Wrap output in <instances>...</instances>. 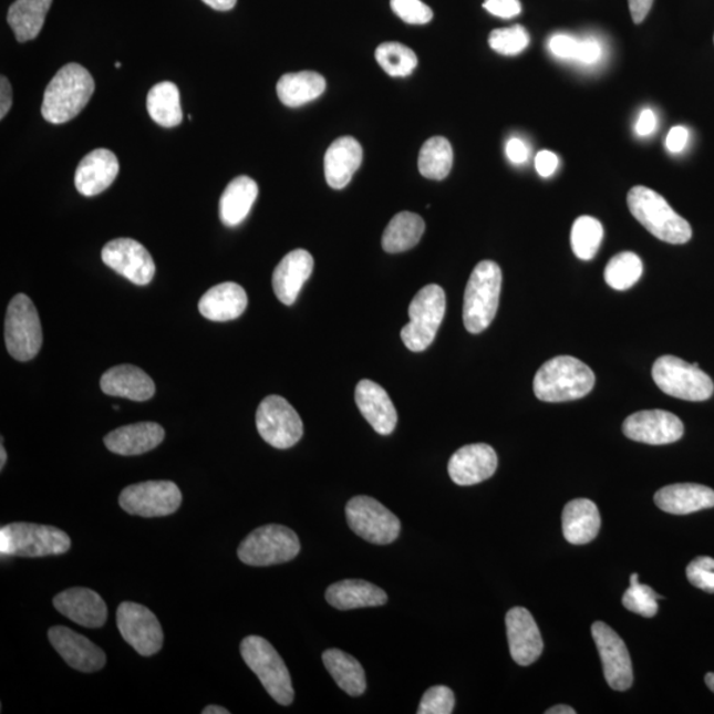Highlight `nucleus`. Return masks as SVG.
Here are the masks:
<instances>
[{
    "label": "nucleus",
    "instance_id": "nucleus-32",
    "mask_svg": "<svg viewBox=\"0 0 714 714\" xmlns=\"http://www.w3.org/2000/svg\"><path fill=\"white\" fill-rule=\"evenodd\" d=\"M258 196L257 183L249 176H238L221 195L219 213L224 226L234 228L247 219Z\"/></svg>",
    "mask_w": 714,
    "mask_h": 714
},
{
    "label": "nucleus",
    "instance_id": "nucleus-38",
    "mask_svg": "<svg viewBox=\"0 0 714 714\" xmlns=\"http://www.w3.org/2000/svg\"><path fill=\"white\" fill-rule=\"evenodd\" d=\"M454 154L451 142L433 137L424 143L418 155V169L426 179L444 180L453 168Z\"/></svg>",
    "mask_w": 714,
    "mask_h": 714
},
{
    "label": "nucleus",
    "instance_id": "nucleus-42",
    "mask_svg": "<svg viewBox=\"0 0 714 714\" xmlns=\"http://www.w3.org/2000/svg\"><path fill=\"white\" fill-rule=\"evenodd\" d=\"M639 576L632 573L630 577V588L625 590L622 598L623 607L632 613L652 618L658 613V600H662V596H658L654 589L648 584L639 583Z\"/></svg>",
    "mask_w": 714,
    "mask_h": 714
},
{
    "label": "nucleus",
    "instance_id": "nucleus-35",
    "mask_svg": "<svg viewBox=\"0 0 714 714\" xmlns=\"http://www.w3.org/2000/svg\"><path fill=\"white\" fill-rule=\"evenodd\" d=\"M325 669L337 684L350 696H362L366 690L365 672L355 658L345 652L331 649L322 656Z\"/></svg>",
    "mask_w": 714,
    "mask_h": 714
},
{
    "label": "nucleus",
    "instance_id": "nucleus-16",
    "mask_svg": "<svg viewBox=\"0 0 714 714\" xmlns=\"http://www.w3.org/2000/svg\"><path fill=\"white\" fill-rule=\"evenodd\" d=\"M598 652H600L604 677L614 691H628L634 682L628 648L617 632L607 623L596 622L591 628Z\"/></svg>",
    "mask_w": 714,
    "mask_h": 714
},
{
    "label": "nucleus",
    "instance_id": "nucleus-39",
    "mask_svg": "<svg viewBox=\"0 0 714 714\" xmlns=\"http://www.w3.org/2000/svg\"><path fill=\"white\" fill-rule=\"evenodd\" d=\"M603 240V227L591 216H581L573 224L570 234L571 249L582 261H590L600 250Z\"/></svg>",
    "mask_w": 714,
    "mask_h": 714
},
{
    "label": "nucleus",
    "instance_id": "nucleus-12",
    "mask_svg": "<svg viewBox=\"0 0 714 714\" xmlns=\"http://www.w3.org/2000/svg\"><path fill=\"white\" fill-rule=\"evenodd\" d=\"M182 499L174 482L149 480L126 487L120 495V506L142 518H163L178 511Z\"/></svg>",
    "mask_w": 714,
    "mask_h": 714
},
{
    "label": "nucleus",
    "instance_id": "nucleus-54",
    "mask_svg": "<svg viewBox=\"0 0 714 714\" xmlns=\"http://www.w3.org/2000/svg\"><path fill=\"white\" fill-rule=\"evenodd\" d=\"M654 0H629L632 22L641 24L648 18Z\"/></svg>",
    "mask_w": 714,
    "mask_h": 714
},
{
    "label": "nucleus",
    "instance_id": "nucleus-11",
    "mask_svg": "<svg viewBox=\"0 0 714 714\" xmlns=\"http://www.w3.org/2000/svg\"><path fill=\"white\" fill-rule=\"evenodd\" d=\"M345 518L353 532L377 546H386L400 535L397 516L371 496L352 498L345 507Z\"/></svg>",
    "mask_w": 714,
    "mask_h": 714
},
{
    "label": "nucleus",
    "instance_id": "nucleus-31",
    "mask_svg": "<svg viewBox=\"0 0 714 714\" xmlns=\"http://www.w3.org/2000/svg\"><path fill=\"white\" fill-rule=\"evenodd\" d=\"M325 600L338 610L383 607L387 594L383 589L363 580H344L332 583Z\"/></svg>",
    "mask_w": 714,
    "mask_h": 714
},
{
    "label": "nucleus",
    "instance_id": "nucleus-5",
    "mask_svg": "<svg viewBox=\"0 0 714 714\" xmlns=\"http://www.w3.org/2000/svg\"><path fill=\"white\" fill-rule=\"evenodd\" d=\"M64 530L32 522H12L0 528V553L10 557L64 555L71 549Z\"/></svg>",
    "mask_w": 714,
    "mask_h": 714
},
{
    "label": "nucleus",
    "instance_id": "nucleus-24",
    "mask_svg": "<svg viewBox=\"0 0 714 714\" xmlns=\"http://www.w3.org/2000/svg\"><path fill=\"white\" fill-rule=\"evenodd\" d=\"M312 270H314V258L308 250L296 249L286 255L273 275L277 298L286 306L294 304Z\"/></svg>",
    "mask_w": 714,
    "mask_h": 714
},
{
    "label": "nucleus",
    "instance_id": "nucleus-14",
    "mask_svg": "<svg viewBox=\"0 0 714 714\" xmlns=\"http://www.w3.org/2000/svg\"><path fill=\"white\" fill-rule=\"evenodd\" d=\"M122 638L142 656H153L163 645L162 625L152 610L139 603L124 602L117 610Z\"/></svg>",
    "mask_w": 714,
    "mask_h": 714
},
{
    "label": "nucleus",
    "instance_id": "nucleus-17",
    "mask_svg": "<svg viewBox=\"0 0 714 714\" xmlns=\"http://www.w3.org/2000/svg\"><path fill=\"white\" fill-rule=\"evenodd\" d=\"M625 437L648 445H670L683 437L682 420L665 411H642L624 420Z\"/></svg>",
    "mask_w": 714,
    "mask_h": 714
},
{
    "label": "nucleus",
    "instance_id": "nucleus-53",
    "mask_svg": "<svg viewBox=\"0 0 714 714\" xmlns=\"http://www.w3.org/2000/svg\"><path fill=\"white\" fill-rule=\"evenodd\" d=\"M656 126V114L652 112L651 108H644L641 115H639L635 132L639 137H649V135L655 132Z\"/></svg>",
    "mask_w": 714,
    "mask_h": 714
},
{
    "label": "nucleus",
    "instance_id": "nucleus-45",
    "mask_svg": "<svg viewBox=\"0 0 714 714\" xmlns=\"http://www.w3.org/2000/svg\"><path fill=\"white\" fill-rule=\"evenodd\" d=\"M391 7L407 24L423 25L432 22L433 11L421 0H391Z\"/></svg>",
    "mask_w": 714,
    "mask_h": 714
},
{
    "label": "nucleus",
    "instance_id": "nucleus-20",
    "mask_svg": "<svg viewBox=\"0 0 714 714\" xmlns=\"http://www.w3.org/2000/svg\"><path fill=\"white\" fill-rule=\"evenodd\" d=\"M509 652L516 663L530 665L542 654L544 643L539 628L527 609L514 608L506 617Z\"/></svg>",
    "mask_w": 714,
    "mask_h": 714
},
{
    "label": "nucleus",
    "instance_id": "nucleus-26",
    "mask_svg": "<svg viewBox=\"0 0 714 714\" xmlns=\"http://www.w3.org/2000/svg\"><path fill=\"white\" fill-rule=\"evenodd\" d=\"M101 390L108 396L147 401L154 397L155 384L145 371L135 365H117L106 371L100 381Z\"/></svg>",
    "mask_w": 714,
    "mask_h": 714
},
{
    "label": "nucleus",
    "instance_id": "nucleus-47",
    "mask_svg": "<svg viewBox=\"0 0 714 714\" xmlns=\"http://www.w3.org/2000/svg\"><path fill=\"white\" fill-rule=\"evenodd\" d=\"M580 42L581 39H576L575 37L563 35V33H559V35L550 38L548 46L550 53H552L556 58L563 60H577L578 51H580Z\"/></svg>",
    "mask_w": 714,
    "mask_h": 714
},
{
    "label": "nucleus",
    "instance_id": "nucleus-23",
    "mask_svg": "<svg viewBox=\"0 0 714 714\" xmlns=\"http://www.w3.org/2000/svg\"><path fill=\"white\" fill-rule=\"evenodd\" d=\"M356 405L363 417L381 435H390L397 425V412L384 387L362 380L355 391Z\"/></svg>",
    "mask_w": 714,
    "mask_h": 714
},
{
    "label": "nucleus",
    "instance_id": "nucleus-19",
    "mask_svg": "<svg viewBox=\"0 0 714 714\" xmlns=\"http://www.w3.org/2000/svg\"><path fill=\"white\" fill-rule=\"evenodd\" d=\"M447 468L455 485H478L495 474L498 468V455L486 444L467 445L453 454Z\"/></svg>",
    "mask_w": 714,
    "mask_h": 714
},
{
    "label": "nucleus",
    "instance_id": "nucleus-37",
    "mask_svg": "<svg viewBox=\"0 0 714 714\" xmlns=\"http://www.w3.org/2000/svg\"><path fill=\"white\" fill-rule=\"evenodd\" d=\"M425 232L423 217L412 213H401L393 217L383 235V249L387 253H401L420 242Z\"/></svg>",
    "mask_w": 714,
    "mask_h": 714
},
{
    "label": "nucleus",
    "instance_id": "nucleus-48",
    "mask_svg": "<svg viewBox=\"0 0 714 714\" xmlns=\"http://www.w3.org/2000/svg\"><path fill=\"white\" fill-rule=\"evenodd\" d=\"M483 7L494 17L501 19H513L521 12L520 0H485Z\"/></svg>",
    "mask_w": 714,
    "mask_h": 714
},
{
    "label": "nucleus",
    "instance_id": "nucleus-7",
    "mask_svg": "<svg viewBox=\"0 0 714 714\" xmlns=\"http://www.w3.org/2000/svg\"><path fill=\"white\" fill-rule=\"evenodd\" d=\"M446 294L438 284H427L420 290L410 306V323L401 330L407 350L423 352L431 346L444 321Z\"/></svg>",
    "mask_w": 714,
    "mask_h": 714
},
{
    "label": "nucleus",
    "instance_id": "nucleus-22",
    "mask_svg": "<svg viewBox=\"0 0 714 714\" xmlns=\"http://www.w3.org/2000/svg\"><path fill=\"white\" fill-rule=\"evenodd\" d=\"M118 172L120 163L114 153L106 148L94 149L80 162L74 185L81 195L92 197L111 187Z\"/></svg>",
    "mask_w": 714,
    "mask_h": 714
},
{
    "label": "nucleus",
    "instance_id": "nucleus-57",
    "mask_svg": "<svg viewBox=\"0 0 714 714\" xmlns=\"http://www.w3.org/2000/svg\"><path fill=\"white\" fill-rule=\"evenodd\" d=\"M547 714H575L576 711L569 705H556L552 708H549Z\"/></svg>",
    "mask_w": 714,
    "mask_h": 714
},
{
    "label": "nucleus",
    "instance_id": "nucleus-52",
    "mask_svg": "<svg viewBox=\"0 0 714 714\" xmlns=\"http://www.w3.org/2000/svg\"><path fill=\"white\" fill-rule=\"evenodd\" d=\"M506 154L509 162L514 165H522L529 158V149L521 139L511 138L507 142Z\"/></svg>",
    "mask_w": 714,
    "mask_h": 714
},
{
    "label": "nucleus",
    "instance_id": "nucleus-34",
    "mask_svg": "<svg viewBox=\"0 0 714 714\" xmlns=\"http://www.w3.org/2000/svg\"><path fill=\"white\" fill-rule=\"evenodd\" d=\"M52 0H17L7 13L9 22L19 43L37 39L42 31Z\"/></svg>",
    "mask_w": 714,
    "mask_h": 714
},
{
    "label": "nucleus",
    "instance_id": "nucleus-46",
    "mask_svg": "<svg viewBox=\"0 0 714 714\" xmlns=\"http://www.w3.org/2000/svg\"><path fill=\"white\" fill-rule=\"evenodd\" d=\"M686 577L693 587L705 593H714V560L711 557H697L686 568Z\"/></svg>",
    "mask_w": 714,
    "mask_h": 714
},
{
    "label": "nucleus",
    "instance_id": "nucleus-6",
    "mask_svg": "<svg viewBox=\"0 0 714 714\" xmlns=\"http://www.w3.org/2000/svg\"><path fill=\"white\" fill-rule=\"evenodd\" d=\"M241 655L271 699L281 705L294 702V689L288 666L267 639L256 635L245 638L241 642Z\"/></svg>",
    "mask_w": 714,
    "mask_h": 714
},
{
    "label": "nucleus",
    "instance_id": "nucleus-21",
    "mask_svg": "<svg viewBox=\"0 0 714 714\" xmlns=\"http://www.w3.org/2000/svg\"><path fill=\"white\" fill-rule=\"evenodd\" d=\"M53 607L60 614L83 628L99 629L105 624L107 608L101 596L86 588L61 591L53 598Z\"/></svg>",
    "mask_w": 714,
    "mask_h": 714
},
{
    "label": "nucleus",
    "instance_id": "nucleus-36",
    "mask_svg": "<svg viewBox=\"0 0 714 714\" xmlns=\"http://www.w3.org/2000/svg\"><path fill=\"white\" fill-rule=\"evenodd\" d=\"M147 112L156 124L175 127L182 124L179 87L169 81L156 84L147 94Z\"/></svg>",
    "mask_w": 714,
    "mask_h": 714
},
{
    "label": "nucleus",
    "instance_id": "nucleus-10",
    "mask_svg": "<svg viewBox=\"0 0 714 714\" xmlns=\"http://www.w3.org/2000/svg\"><path fill=\"white\" fill-rule=\"evenodd\" d=\"M652 377L659 390L669 396L685 401H705L712 397L714 384L699 363H686L684 360L664 355L652 366Z\"/></svg>",
    "mask_w": 714,
    "mask_h": 714
},
{
    "label": "nucleus",
    "instance_id": "nucleus-9",
    "mask_svg": "<svg viewBox=\"0 0 714 714\" xmlns=\"http://www.w3.org/2000/svg\"><path fill=\"white\" fill-rule=\"evenodd\" d=\"M4 340L7 351L18 362H29L42 349V323L35 304L25 294L13 297L7 309Z\"/></svg>",
    "mask_w": 714,
    "mask_h": 714
},
{
    "label": "nucleus",
    "instance_id": "nucleus-25",
    "mask_svg": "<svg viewBox=\"0 0 714 714\" xmlns=\"http://www.w3.org/2000/svg\"><path fill=\"white\" fill-rule=\"evenodd\" d=\"M165 437V428L159 424L138 423L115 428L104 442L112 453L132 457L154 451Z\"/></svg>",
    "mask_w": 714,
    "mask_h": 714
},
{
    "label": "nucleus",
    "instance_id": "nucleus-58",
    "mask_svg": "<svg viewBox=\"0 0 714 714\" xmlns=\"http://www.w3.org/2000/svg\"><path fill=\"white\" fill-rule=\"evenodd\" d=\"M203 714H229L230 712L223 706L209 705L201 712Z\"/></svg>",
    "mask_w": 714,
    "mask_h": 714
},
{
    "label": "nucleus",
    "instance_id": "nucleus-59",
    "mask_svg": "<svg viewBox=\"0 0 714 714\" xmlns=\"http://www.w3.org/2000/svg\"><path fill=\"white\" fill-rule=\"evenodd\" d=\"M705 684L708 685V689L714 693V673H706Z\"/></svg>",
    "mask_w": 714,
    "mask_h": 714
},
{
    "label": "nucleus",
    "instance_id": "nucleus-43",
    "mask_svg": "<svg viewBox=\"0 0 714 714\" xmlns=\"http://www.w3.org/2000/svg\"><path fill=\"white\" fill-rule=\"evenodd\" d=\"M529 33L522 25L516 24L507 29L489 33L488 44L503 56H516L529 45Z\"/></svg>",
    "mask_w": 714,
    "mask_h": 714
},
{
    "label": "nucleus",
    "instance_id": "nucleus-40",
    "mask_svg": "<svg viewBox=\"0 0 714 714\" xmlns=\"http://www.w3.org/2000/svg\"><path fill=\"white\" fill-rule=\"evenodd\" d=\"M643 275L641 257L632 251H622L611 258L604 269V281L614 290H629Z\"/></svg>",
    "mask_w": 714,
    "mask_h": 714
},
{
    "label": "nucleus",
    "instance_id": "nucleus-30",
    "mask_svg": "<svg viewBox=\"0 0 714 714\" xmlns=\"http://www.w3.org/2000/svg\"><path fill=\"white\" fill-rule=\"evenodd\" d=\"M601 529V515L594 501L576 499L568 503L562 513V532L575 546L593 541Z\"/></svg>",
    "mask_w": 714,
    "mask_h": 714
},
{
    "label": "nucleus",
    "instance_id": "nucleus-41",
    "mask_svg": "<svg viewBox=\"0 0 714 714\" xmlns=\"http://www.w3.org/2000/svg\"><path fill=\"white\" fill-rule=\"evenodd\" d=\"M375 56L379 65L392 77L410 76L418 65L417 54L400 43L379 45Z\"/></svg>",
    "mask_w": 714,
    "mask_h": 714
},
{
    "label": "nucleus",
    "instance_id": "nucleus-50",
    "mask_svg": "<svg viewBox=\"0 0 714 714\" xmlns=\"http://www.w3.org/2000/svg\"><path fill=\"white\" fill-rule=\"evenodd\" d=\"M559 156L548 149H542L539 154L536 155L535 166L536 172L542 176V178H549L556 173V169L559 168Z\"/></svg>",
    "mask_w": 714,
    "mask_h": 714
},
{
    "label": "nucleus",
    "instance_id": "nucleus-44",
    "mask_svg": "<svg viewBox=\"0 0 714 714\" xmlns=\"http://www.w3.org/2000/svg\"><path fill=\"white\" fill-rule=\"evenodd\" d=\"M455 697L451 689L445 685H435L425 692L420 704L418 714H452Z\"/></svg>",
    "mask_w": 714,
    "mask_h": 714
},
{
    "label": "nucleus",
    "instance_id": "nucleus-49",
    "mask_svg": "<svg viewBox=\"0 0 714 714\" xmlns=\"http://www.w3.org/2000/svg\"><path fill=\"white\" fill-rule=\"evenodd\" d=\"M602 58V46L597 39L588 38L581 39L580 51H578V56L576 61H580L582 64H596L597 61H600Z\"/></svg>",
    "mask_w": 714,
    "mask_h": 714
},
{
    "label": "nucleus",
    "instance_id": "nucleus-33",
    "mask_svg": "<svg viewBox=\"0 0 714 714\" xmlns=\"http://www.w3.org/2000/svg\"><path fill=\"white\" fill-rule=\"evenodd\" d=\"M324 91V77L311 71L284 74L277 84L278 99L289 107L309 104L321 97Z\"/></svg>",
    "mask_w": 714,
    "mask_h": 714
},
{
    "label": "nucleus",
    "instance_id": "nucleus-28",
    "mask_svg": "<svg viewBox=\"0 0 714 714\" xmlns=\"http://www.w3.org/2000/svg\"><path fill=\"white\" fill-rule=\"evenodd\" d=\"M662 511L672 515H689L714 507L712 488L695 483H679L659 489L654 498Z\"/></svg>",
    "mask_w": 714,
    "mask_h": 714
},
{
    "label": "nucleus",
    "instance_id": "nucleus-8",
    "mask_svg": "<svg viewBox=\"0 0 714 714\" xmlns=\"http://www.w3.org/2000/svg\"><path fill=\"white\" fill-rule=\"evenodd\" d=\"M299 550L301 542L294 530L270 524L255 529L240 544L237 556L247 566L270 567L296 559Z\"/></svg>",
    "mask_w": 714,
    "mask_h": 714
},
{
    "label": "nucleus",
    "instance_id": "nucleus-4",
    "mask_svg": "<svg viewBox=\"0 0 714 714\" xmlns=\"http://www.w3.org/2000/svg\"><path fill=\"white\" fill-rule=\"evenodd\" d=\"M501 270L494 261L476 265L464 299V323L468 332L480 333L493 323L499 308Z\"/></svg>",
    "mask_w": 714,
    "mask_h": 714
},
{
    "label": "nucleus",
    "instance_id": "nucleus-1",
    "mask_svg": "<svg viewBox=\"0 0 714 714\" xmlns=\"http://www.w3.org/2000/svg\"><path fill=\"white\" fill-rule=\"evenodd\" d=\"M93 92L92 74L83 65L66 64L46 86L42 105L44 120L61 125L76 118L91 101Z\"/></svg>",
    "mask_w": 714,
    "mask_h": 714
},
{
    "label": "nucleus",
    "instance_id": "nucleus-51",
    "mask_svg": "<svg viewBox=\"0 0 714 714\" xmlns=\"http://www.w3.org/2000/svg\"><path fill=\"white\" fill-rule=\"evenodd\" d=\"M690 132L684 126L672 127L665 138V147L672 154L682 153L689 143Z\"/></svg>",
    "mask_w": 714,
    "mask_h": 714
},
{
    "label": "nucleus",
    "instance_id": "nucleus-27",
    "mask_svg": "<svg viewBox=\"0 0 714 714\" xmlns=\"http://www.w3.org/2000/svg\"><path fill=\"white\" fill-rule=\"evenodd\" d=\"M362 162L363 148L355 138L333 141L324 156V174L329 186L333 189L349 186Z\"/></svg>",
    "mask_w": 714,
    "mask_h": 714
},
{
    "label": "nucleus",
    "instance_id": "nucleus-56",
    "mask_svg": "<svg viewBox=\"0 0 714 714\" xmlns=\"http://www.w3.org/2000/svg\"><path fill=\"white\" fill-rule=\"evenodd\" d=\"M203 2L209 6L210 9L217 11H229L234 9L237 0H203Z\"/></svg>",
    "mask_w": 714,
    "mask_h": 714
},
{
    "label": "nucleus",
    "instance_id": "nucleus-13",
    "mask_svg": "<svg viewBox=\"0 0 714 714\" xmlns=\"http://www.w3.org/2000/svg\"><path fill=\"white\" fill-rule=\"evenodd\" d=\"M257 431L262 439L276 448H290L303 437V423L288 401L281 396H268L258 406Z\"/></svg>",
    "mask_w": 714,
    "mask_h": 714
},
{
    "label": "nucleus",
    "instance_id": "nucleus-55",
    "mask_svg": "<svg viewBox=\"0 0 714 714\" xmlns=\"http://www.w3.org/2000/svg\"><path fill=\"white\" fill-rule=\"evenodd\" d=\"M12 105V87L4 76L0 79V118H4Z\"/></svg>",
    "mask_w": 714,
    "mask_h": 714
},
{
    "label": "nucleus",
    "instance_id": "nucleus-2",
    "mask_svg": "<svg viewBox=\"0 0 714 714\" xmlns=\"http://www.w3.org/2000/svg\"><path fill=\"white\" fill-rule=\"evenodd\" d=\"M594 384V372L581 360L556 356L537 371L534 391L544 403H567L588 396Z\"/></svg>",
    "mask_w": 714,
    "mask_h": 714
},
{
    "label": "nucleus",
    "instance_id": "nucleus-60",
    "mask_svg": "<svg viewBox=\"0 0 714 714\" xmlns=\"http://www.w3.org/2000/svg\"><path fill=\"white\" fill-rule=\"evenodd\" d=\"M0 458H2V461H0V470H3L7 462V453L3 444L0 446Z\"/></svg>",
    "mask_w": 714,
    "mask_h": 714
},
{
    "label": "nucleus",
    "instance_id": "nucleus-3",
    "mask_svg": "<svg viewBox=\"0 0 714 714\" xmlns=\"http://www.w3.org/2000/svg\"><path fill=\"white\" fill-rule=\"evenodd\" d=\"M628 206L631 215L659 240L673 245H683L691 240L690 223L676 214L654 189L644 186L631 188Z\"/></svg>",
    "mask_w": 714,
    "mask_h": 714
},
{
    "label": "nucleus",
    "instance_id": "nucleus-18",
    "mask_svg": "<svg viewBox=\"0 0 714 714\" xmlns=\"http://www.w3.org/2000/svg\"><path fill=\"white\" fill-rule=\"evenodd\" d=\"M48 638H50L53 649L72 669L86 673L104 669L105 652L79 632L64 628V625H54L48 631Z\"/></svg>",
    "mask_w": 714,
    "mask_h": 714
},
{
    "label": "nucleus",
    "instance_id": "nucleus-29",
    "mask_svg": "<svg viewBox=\"0 0 714 714\" xmlns=\"http://www.w3.org/2000/svg\"><path fill=\"white\" fill-rule=\"evenodd\" d=\"M248 296L240 284L224 282L214 286L204 294L199 302V311L204 318L214 322H228L240 318L247 310Z\"/></svg>",
    "mask_w": 714,
    "mask_h": 714
},
{
    "label": "nucleus",
    "instance_id": "nucleus-15",
    "mask_svg": "<svg viewBox=\"0 0 714 714\" xmlns=\"http://www.w3.org/2000/svg\"><path fill=\"white\" fill-rule=\"evenodd\" d=\"M102 261L128 281L146 286L155 276V262L148 250L133 238H115L102 249Z\"/></svg>",
    "mask_w": 714,
    "mask_h": 714
}]
</instances>
